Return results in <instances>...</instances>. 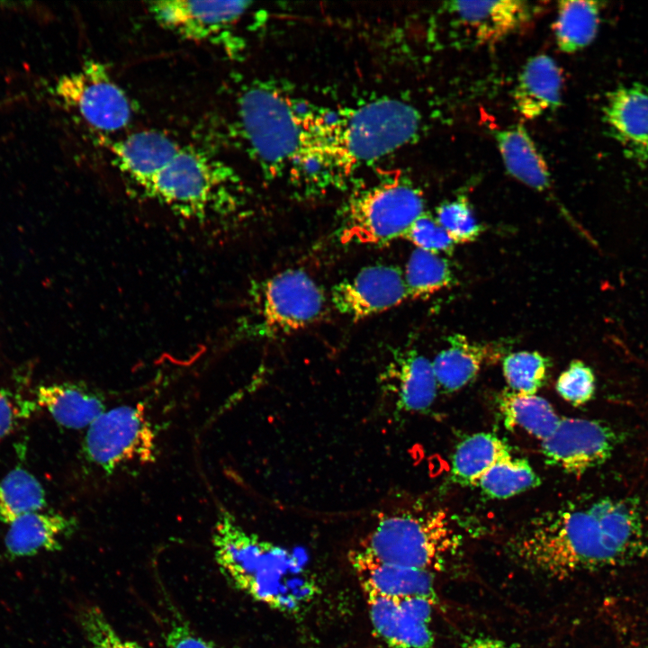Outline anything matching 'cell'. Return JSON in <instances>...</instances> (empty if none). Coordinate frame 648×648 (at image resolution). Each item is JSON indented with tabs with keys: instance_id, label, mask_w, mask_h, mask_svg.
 Instances as JSON below:
<instances>
[{
	"instance_id": "6da1fadb",
	"label": "cell",
	"mask_w": 648,
	"mask_h": 648,
	"mask_svg": "<svg viewBox=\"0 0 648 648\" xmlns=\"http://www.w3.org/2000/svg\"><path fill=\"white\" fill-rule=\"evenodd\" d=\"M212 545L215 562L228 582L273 610L302 613L320 591L301 557L247 531L227 510L218 515Z\"/></svg>"
},
{
	"instance_id": "2e32d148",
	"label": "cell",
	"mask_w": 648,
	"mask_h": 648,
	"mask_svg": "<svg viewBox=\"0 0 648 648\" xmlns=\"http://www.w3.org/2000/svg\"><path fill=\"white\" fill-rule=\"evenodd\" d=\"M181 148L167 134L145 130L112 142L110 153L118 169L143 191Z\"/></svg>"
},
{
	"instance_id": "3957f363",
	"label": "cell",
	"mask_w": 648,
	"mask_h": 648,
	"mask_svg": "<svg viewBox=\"0 0 648 648\" xmlns=\"http://www.w3.org/2000/svg\"><path fill=\"white\" fill-rule=\"evenodd\" d=\"M420 123L416 108L394 98L377 99L338 116L327 115L326 161L330 178L347 176L410 143Z\"/></svg>"
},
{
	"instance_id": "836d02e7",
	"label": "cell",
	"mask_w": 648,
	"mask_h": 648,
	"mask_svg": "<svg viewBox=\"0 0 648 648\" xmlns=\"http://www.w3.org/2000/svg\"><path fill=\"white\" fill-rule=\"evenodd\" d=\"M403 238L417 248L438 255H451L455 245L436 217L428 212L412 223Z\"/></svg>"
},
{
	"instance_id": "cb8c5ba5",
	"label": "cell",
	"mask_w": 648,
	"mask_h": 648,
	"mask_svg": "<svg viewBox=\"0 0 648 648\" xmlns=\"http://www.w3.org/2000/svg\"><path fill=\"white\" fill-rule=\"evenodd\" d=\"M512 457L506 441L492 433H476L460 442L454 453L451 480L461 486H475L496 464Z\"/></svg>"
},
{
	"instance_id": "4fadbf2b",
	"label": "cell",
	"mask_w": 648,
	"mask_h": 648,
	"mask_svg": "<svg viewBox=\"0 0 648 648\" xmlns=\"http://www.w3.org/2000/svg\"><path fill=\"white\" fill-rule=\"evenodd\" d=\"M407 299L404 275L391 265L365 266L331 290L336 310L354 320L391 310Z\"/></svg>"
},
{
	"instance_id": "7c38bea8",
	"label": "cell",
	"mask_w": 648,
	"mask_h": 648,
	"mask_svg": "<svg viewBox=\"0 0 648 648\" xmlns=\"http://www.w3.org/2000/svg\"><path fill=\"white\" fill-rule=\"evenodd\" d=\"M375 634L391 648H431L428 625L435 602L425 597L394 598L362 590Z\"/></svg>"
},
{
	"instance_id": "ffe728a7",
	"label": "cell",
	"mask_w": 648,
	"mask_h": 648,
	"mask_svg": "<svg viewBox=\"0 0 648 648\" xmlns=\"http://www.w3.org/2000/svg\"><path fill=\"white\" fill-rule=\"evenodd\" d=\"M562 75L556 62L547 55L530 58L523 68L514 92L518 112L535 119L561 104Z\"/></svg>"
},
{
	"instance_id": "d4e9b609",
	"label": "cell",
	"mask_w": 648,
	"mask_h": 648,
	"mask_svg": "<svg viewBox=\"0 0 648 648\" xmlns=\"http://www.w3.org/2000/svg\"><path fill=\"white\" fill-rule=\"evenodd\" d=\"M599 15L598 2H560L554 22V35L560 50L572 53L591 43L598 30Z\"/></svg>"
},
{
	"instance_id": "5bb4252c",
	"label": "cell",
	"mask_w": 648,
	"mask_h": 648,
	"mask_svg": "<svg viewBox=\"0 0 648 648\" xmlns=\"http://www.w3.org/2000/svg\"><path fill=\"white\" fill-rule=\"evenodd\" d=\"M251 4L247 1L165 0L148 9L163 28L194 41H214L235 24Z\"/></svg>"
},
{
	"instance_id": "7402d4cb",
	"label": "cell",
	"mask_w": 648,
	"mask_h": 648,
	"mask_svg": "<svg viewBox=\"0 0 648 648\" xmlns=\"http://www.w3.org/2000/svg\"><path fill=\"white\" fill-rule=\"evenodd\" d=\"M447 343L435 356L432 366L437 385L446 392H455L476 377L493 351L490 345L471 341L459 333L450 335Z\"/></svg>"
},
{
	"instance_id": "9a60e30c",
	"label": "cell",
	"mask_w": 648,
	"mask_h": 648,
	"mask_svg": "<svg viewBox=\"0 0 648 648\" xmlns=\"http://www.w3.org/2000/svg\"><path fill=\"white\" fill-rule=\"evenodd\" d=\"M608 135L625 156L638 166L648 165V86L634 82L609 92L603 106Z\"/></svg>"
},
{
	"instance_id": "7a4b0ae2",
	"label": "cell",
	"mask_w": 648,
	"mask_h": 648,
	"mask_svg": "<svg viewBox=\"0 0 648 648\" xmlns=\"http://www.w3.org/2000/svg\"><path fill=\"white\" fill-rule=\"evenodd\" d=\"M238 117L250 151L274 174L289 164L302 165L313 183L323 155V115L302 110L288 94L266 83L246 86L238 99Z\"/></svg>"
},
{
	"instance_id": "f1b7e54d",
	"label": "cell",
	"mask_w": 648,
	"mask_h": 648,
	"mask_svg": "<svg viewBox=\"0 0 648 648\" xmlns=\"http://www.w3.org/2000/svg\"><path fill=\"white\" fill-rule=\"evenodd\" d=\"M540 483L541 479L526 459L512 456L490 468L475 486L490 499H507Z\"/></svg>"
},
{
	"instance_id": "603a6c76",
	"label": "cell",
	"mask_w": 648,
	"mask_h": 648,
	"mask_svg": "<svg viewBox=\"0 0 648 648\" xmlns=\"http://www.w3.org/2000/svg\"><path fill=\"white\" fill-rule=\"evenodd\" d=\"M496 139L505 166L510 175L539 192L550 188L547 166L522 126L499 131Z\"/></svg>"
},
{
	"instance_id": "44dd1931",
	"label": "cell",
	"mask_w": 648,
	"mask_h": 648,
	"mask_svg": "<svg viewBox=\"0 0 648 648\" xmlns=\"http://www.w3.org/2000/svg\"><path fill=\"white\" fill-rule=\"evenodd\" d=\"M76 528L74 518L59 513L37 511L9 524L4 544L13 557L29 556L40 551H58L61 538Z\"/></svg>"
},
{
	"instance_id": "d590c367",
	"label": "cell",
	"mask_w": 648,
	"mask_h": 648,
	"mask_svg": "<svg viewBox=\"0 0 648 648\" xmlns=\"http://www.w3.org/2000/svg\"><path fill=\"white\" fill-rule=\"evenodd\" d=\"M15 419L16 409L11 393L0 390V440L12 431Z\"/></svg>"
},
{
	"instance_id": "277c9868",
	"label": "cell",
	"mask_w": 648,
	"mask_h": 648,
	"mask_svg": "<svg viewBox=\"0 0 648 648\" xmlns=\"http://www.w3.org/2000/svg\"><path fill=\"white\" fill-rule=\"evenodd\" d=\"M143 192L176 215L197 222L230 215L240 197L238 179L229 166L183 146Z\"/></svg>"
},
{
	"instance_id": "ba28073f",
	"label": "cell",
	"mask_w": 648,
	"mask_h": 648,
	"mask_svg": "<svg viewBox=\"0 0 648 648\" xmlns=\"http://www.w3.org/2000/svg\"><path fill=\"white\" fill-rule=\"evenodd\" d=\"M82 453L90 464L108 475L128 464L155 461L156 431L143 404L105 410L86 428Z\"/></svg>"
},
{
	"instance_id": "83f0119b",
	"label": "cell",
	"mask_w": 648,
	"mask_h": 648,
	"mask_svg": "<svg viewBox=\"0 0 648 648\" xmlns=\"http://www.w3.org/2000/svg\"><path fill=\"white\" fill-rule=\"evenodd\" d=\"M408 298L425 299L454 284L448 261L442 255L415 248L403 274Z\"/></svg>"
},
{
	"instance_id": "9c48e42d",
	"label": "cell",
	"mask_w": 648,
	"mask_h": 648,
	"mask_svg": "<svg viewBox=\"0 0 648 648\" xmlns=\"http://www.w3.org/2000/svg\"><path fill=\"white\" fill-rule=\"evenodd\" d=\"M53 91L64 105L96 130L115 132L131 121L128 95L100 61L87 60L77 70L61 76Z\"/></svg>"
},
{
	"instance_id": "ac0fdd59",
	"label": "cell",
	"mask_w": 648,
	"mask_h": 648,
	"mask_svg": "<svg viewBox=\"0 0 648 648\" xmlns=\"http://www.w3.org/2000/svg\"><path fill=\"white\" fill-rule=\"evenodd\" d=\"M382 380L394 394L399 410L426 411L436 396L438 385L432 362L412 349L396 354L388 364Z\"/></svg>"
},
{
	"instance_id": "e575fe53",
	"label": "cell",
	"mask_w": 648,
	"mask_h": 648,
	"mask_svg": "<svg viewBox=\"0 0 648 648\" xmlns=\"http://www.w3.org/2000/svg\"><path fill=\"white\" fill-rule=\"evenodd\" d=\"M164 648H225L199 634L174 608L164 632Z\"/></svg>"
},
{
	"instance_id": "f546056e",
	"label": "cell",
	"mask_w": 648,
	"mask_h": 648,
	"mask_svg": "<svg viewBox=\"0 0 648 648\" xmlns=\"http://www.w3.org/2000/svg\"><path fill=\"white\" fill-rule=\"evenodd\" d=\"M550 361L536 351H518L502 360L504 378L512 392L534 395L547 379Z\"/></svg>"
},
{
	"instance_id": "4dcf8cb0",
	"label": "cell",
	"mask_w": 648,
	"mask_h": 648,
	"mask_svg": "<svg viewBox=\"0 0 648 648\" xmlns=\"http://www.w3.org/2000/svg\"><path fill=\"white\" fill-rule=\"evenodd\" d=\"M435 217L454 244L472 242L482 233V226L464 196L440 204Z\"/></svg>"
},
{
	"instance_id": "4316f807",
	"label": "cell",
	"mask_w": 648,
	"mask_h": 648,
	"mask_svg": "<svg viewBox=\"0 0 648 648\" xmlns=\"http://www.w3.org/2000/svg\"><path fill=\"white\" fill-rule=\"evenodd\" d=\"M46 506L45 491L40 482L27 470L16 467L0 481V520L11 524Z\"/></svg>"
},
{
	"instance_id": "5b68a950",
	"label": "cell",
	"mask_w": 648,
	"mask_h": 648,
	"mask_svg": "<svg viewBox=\"0 0 648 648\" xmlns=\"http://www.w3.org/2000/svg\"><path fill=\"white\" fill-rule=\"evenodd\" d=\"M460 536L440 510L384 515L357 547L379 561L433 572L460 547Z\"/></svg>"
},
{
	"instance_id": "484cf974",
	"label": "cell",
	"mask_w": 648,
	"mask_h": 648,
	"mask_svg": "<svg viewBox=\"0 0 648 648\" xmlns=\"http://www.w3.org/2000/svg\"><path fill=\"white\" fill-rule=\"evenodd\" d=\"M500 409L507 428L519 427L541 441L553 434L561 418L548 400L536 394L507 392Z\"/></svg>"
},
{
	"instance_id": "52a82bcc",
	"label": "cell",
	"mask_w": 648,
	"mask_h": 648,
	"mask_svg": "<svg viewBox=\"0 0 648 648\" xmlns=\"http://www.w3.org/2000/svg\"><path fill=\"white\" fill-rule=\"evenodd\" d=\"M325 307L326 296L310 275L286 269L252 287L242 332L257 338L289 335L316 322Z\"/></svg>"
},
{
	"instance_id": "d6986e66",
	"label": "cell",
	"mask_w": 648,
	"mask_h": 648,
	"mask_svg": "<svg viewBox=\"0 0 648 648\" xmlns=\"http://www.w3.org/2000/svg\"><path fill=\"white\" fill-rule=\"evenodd\" d=\"M36 396L38 404L69 429L87 428L106 410L104 397L81 383L41 385Z\"/></svg>"
},
{
	"instance_id": "8992f818",
	"label": "cell",
	"mask_w": 648,
	"mask_h": 648,
	"mask_svg": "<svg viewBox=\"0 0 648 648\" xmlns=\"http://www.w3.org/2000/svg\"><path fill=\"white\" fill-rule=\"evenodd\" d=\"M424 199L410 182L382 180L356 191L346 202L338 229L343 244L383 245L405 234L424 212Z\"/></svg>"
},
{
	"instance_id": "30bf717a",
	"label": "cell",
	"mask_w": 648,
	"mask_h": 648,
	"mask_svg": "<svg viewBox=\"0 0 648 648\" xmlns=\"http://www.w3.org/2000/svg\"><path fill=\"white\" fill-rule=\"evenodd\" d=\"M534 7L525 1H450L440 14L454 44L494 43L526 24ZM445 22V23H446Z\"/></svg>"
},
{
	"instance_id": "8d00e7d4",
	"label": "cell",
	"mask_w": 648,
	"mask_h": 648,
	"mask_svg": "<svg viewBox=\"0 0 648 648\" xmlns=\"http://www.w3.org/2000/svg\"><path fill=\"white\" fill-rule=\"evenodd\" d=\"M464 648H506L503 642L492 638L481 636L468 642Z\"/></svg>"
},
{
	"instance_id": "1f68e13d",
	"label": "cell",
	"mask_w": 648,
	"mask_h": 648,
	"mask_svg": "<svg viewBox=\"0 0 648 648\" xmlns=\"http://www.w3.org/2000/svg\"><path fill=\"white\" fill-rule=\"evenodd\" d=\"M78 622L91 648H143L120 634L97 606L83 607Z\"/></svg>"
},
{
	"instance_id": "e0dca14e",
	"label": "cell",
	"mask_w": 648,
	"mask_h": 648,
	"mask_svg": "<svg viewBox=\"0 0 648 648\" xmlns=\"http://www.w3.org/2000/svg\"><path fill=\"white\" fill-rule=\"evenodd\" d=\"M349 562L362 590L394 597H425L436 601L433 572L385 562L358 548L349 553Z\"/></svg>"
},
{
	"instance_id": "8fae6325",
	"label": "cell",
	"mask_w": 648,
	"mask_h": 648,
	"mask_svg": "<svg viewBox=\"0 0 648 648\" xmlns=\"http://www.w3.org/2000/svg\"><path fill=\"white\" fill-rule=\"evenodd\" d=\"M541 442L548 465L581 475L611 457L619 436L610 426L598 420L562 418L553 434Z\"/></svg>"
},
{
	"instance_id": "d6a6232c",
	"label": "cell",
	"mask_w": 648,
	"mask_h": 648,
	"mask_svg": "<svg viewBox=\"0 0 648 648\" xmlns=\"http://www.w3.org/2000/svg\"><path fill=\"white\" fill-rule=\"evenodd\" d=\"M595 390V374L591 367L580 360L571 362L556 382L559 395L574 406L590 401Z\"/></svg>"
}]
</instances>
